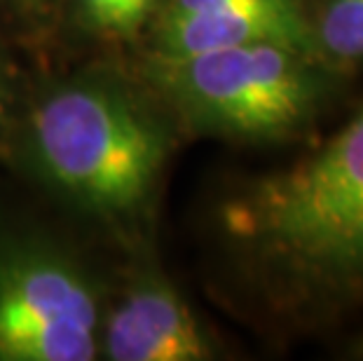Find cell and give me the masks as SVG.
<instances>
[{
	"mask_svg": "<svg viewBox=\"0 0 363 361\" xmlns=\"http://www.w3.org/2000/svg\"><path fill=\"white\" fill-rule=\"evenodd\" d=\"M249 43H284L314 55L305 0H160L141 50L190 55Z\"/></svg>",
	"mask_w": 363,
	"mask_h": 361,
	"instance_id": "8992f818",
	"label": "cell"
},
{
	"mask_svg": "<svg viewBox=\"0 0 363 361\" xmlns=\"http://www.w3.org/2000/svg\"><path fill=\"white\" fill-rule=\"evenodd\" d=\"M218 357L211 333L179 287L141 247L104 301L99 359L108 361H206Z\"/></svg>",
	"mask_w": 363,
	"mask_h": 361,
	"instance_id": "5b68a950",
	"label": "cell"
},
{
	"mask_svg": "<svg viewBox=\"0 0 363 361\" xmlns=\"http://www.w3.org/2000/svg\"><path fill=\"white\" fill-rule=\"evenodd\" d=\"M21 104H24V91L19 84L17 66L0 43V157H7L14 134V125H17Z\"/></svg>",
	"mask_w": 363,
	"mask_h": 361,
	"instance_id": "30bf717a",
	"label": "cell"
},
{
	"mask_svg": "<svg viewBox=\"0 0 363 361\" xmlns=\"http://www.w3.org/2000/svg\"><path fill=\"white\" fill-rule=\"evenodd\" d=\"M179 132L233 141H284L312 125L330 78L319 57L284 43L190 55L141 50L129 66Z\"/></svg>",
	"mask_w": 363,
	"mask_h": 361,
	"instance_id": "3957f363",
	"label": "cell"
},
{
	"mask_svg": "<svg viewBox=\"0 0 363 361\" xmlns=\"http://www.w3.org/2000/svg\"><path fill=\"white\" fill-rule=\"evenodd\" d=\"M104 294L64 244L0 226V361L99 359Z\"/></svg>",
	"mask_w": 363,
	"mask_h": 361,
	"instance_id": "277c9868",
	"label": "cell"
},
{
	"mask_svg": "<svg viewBox=\"0 0 363 361\" xmlns=\"http://www.w3.org/2000/svg\"><path fill=\"white\" fill-rule=\"evenodd\" d=\"M160 0H64L59 30L99 48L141 45Z\"/></svg>",
	"mask_w": 363,
	"mask_h": 361,
	"instance_id": "52a82bcc",
	"label": "cell"
},
{
	"mask_svg": "<svg viewBox=\"0 0 363 361\" xmlns=\"http://www.w3.org/2000/svg\"><path fill=\"white\" fill-rule=\"evenodd\" d=\"M354 357L363 359V340H359L357 345H354Z\"/></svg>",
	"mask_w": 363,
	"mask_h": 361,
	"instance_id": "8fae6325",
	"label": "cell"
},
{
	"mask_svg": "<svg viewBox=\"0 0 363 361\" xmlns=\"http://www.w3.org/2000/svg\"><path fill=\"white\" fill-rule=\"evenodd\" d=\"M244 277L277 314L321 321L363 301V109L296 165L246 181L218 209Z\"/></svg>",
	"mask_w": 363,
	"mask_h": 361,
	"instance_id": "7a4b0ae2",
	"label": "cell"
},
{
	"mask_svg": "<svg viewBox=\"0 0 363 361\" xmlns=\"http://www.w3.org/2000/svg\"><path fill=\"white\" fill-rule=\"evenodd\" d=\"M305 21L326 66L363 61V0H305Z\"/></svg>",
	"mask_w": 363,
	"mask_h": 361,
	"instance_id": "ba28073f",
	"label": "cell"
},
{
	"mask_svg": "<svg viewBox=\"0 0 363 361\" xmlns=\"http://www.w3.org/2000/svg\"><path fill=\"white\" fill-rule=\"evenodd\" d=\"M64 0H0V14L24 35L38 38L59 30Z\"/></svg>",
	"mask_w": 363,
	"mask_h": 361,
	"instance_id": "9c48e42d",
	"label": "cell"
},
{
	"mask_svg": "<svg viewBox=\"0 0 363 361\" xmlns=\"http://www.w3.org/2000/svg\"><path fill=\"white\" fill-rule=\"evenodd\" d=\"M179 134L131 68L96 61L24 94L7 157L129 244L152 221Z\"/></svg>",
	"mask_w": 363,
	"mask_h": 361,
	"instance_id": "6da1fadb",
	"label": "cell"
}]
</instances>
